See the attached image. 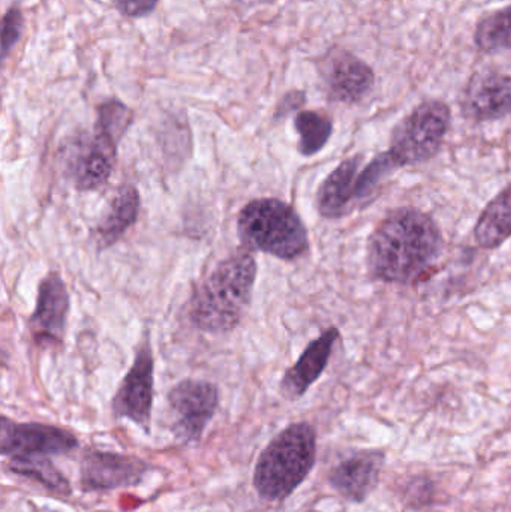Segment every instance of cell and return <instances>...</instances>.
<instances>
[{"instance_id":"6da1fadb","label":"cell","mask_w":511,"mask_h":512,"mask_svg":"<svg viewBox=\"0 0 511 512\" xmlns=\"http://www.w3.org/2000/svg\"><path fill=\"white\" fill-rule=\"evenodd\" d=\"M444 251L443 233L428 213L399 207L384 216L368 242V270L374 279L414 285L437 267Z\"/></svg>"},{"instance_id":"7a4b0ae2","label":"cell","mask_w":511,"mask_h":512,"mask_svg":"<svg viewBox=\"0 0 511 512\" xmlns=\"http://www.w3.org/2000/svg\"><path fill=\"white\" fill-rule=\"evenodd\" d=\"M257 279V262L249 254L222 261L195 289L189 315L200 330L227 333L242 321L251 303Z\"/></svg>"},{"instance_id":"3957f363","label":"cell","mask_w":511,"mask_h":512,"mask_svg":"<svg viewBox=\"0 0 511 512\" xmlns=\"http://www.w3.org/2000/svg\"><path fill=\"white\" fill-rule=\"evenodd\" d=\"M317 462V433L309 423H293L261 451L254 469L255 492L263 501L290 498L311 474Z\"/></svg>"},{"instance_id":"277c9868","label":"cell","mask_w":511,"mask_h":512,"mask_svg":"<svg viewBox=\"0 0 511 512\" xmlns=\"http://www.w3.org/2000/svg\"><path fill=\"white\" fill-rule=\"evenodd\" d=\"M237 231L246 248L285 261L300 258L309 249L308 230L299 213L275 198L246 204L240 212Z\"/></svg>"},{"instance_id":"5b68a950","label":"cell","mask_w":511,"mask_h":512,"mask_svg":"<svg viewBox=\"0 0 511 512\" xmlns=\"http://www.w3.org/2000/svg\"><path fill=\"white\" fill-rule=\"evenodd\" d=\"M450 125L449 105L441 99H425L393 128L389 152L402 168L425 164L440 152Z\"/></svg>"},{"instance_id":"8992f818","label":"cell","mask_w":511,"mask_h":512,"mask_svg":"<svg viewBox=\"0 0 511 512\" xmlns=\"http://www.w3.org/2000/svg\"><path fill=\"white\" fill-rule=\"evenodd\" d=\"M119 143L93 129L75 135L63 147L66 177L81 192L98 191L110 180Z\"/></svg>"},{"instance_id":"52a82bcc","label":"cell","mask_w":511,"mask_h":512,"mask_svg":"<svg viewBox=\"0 0 511 512\" xmlns=\"http://www.w3.org/2000/svg\"><path fill=\"white\" fill-rule=\"evenodd\" d=\"M170 430L180 444H195L215 417L219 391L212 382L186 379L168 393Z\"/></svg>"},{"instance_id":"ba28073f","label":"cell","mask_w":511,"mask_h":512,"mask_svg":"<svg viewBox=\"0 0 511 512\" xmlns=\"http://www.w3.org/2000/svg\"><path fill=\"white\" fill-rule=\"evenodd\" d=\"M318 72L330 101L345 105L365 101L377 81L374 68L345 48L327 51L318 63Z\"/></svg>"},{"instance_id":"9c48e42d","label":"cell","mask_w":511,"mask_h":512,"mask_svg":"<svg viewBox=\"0 0 511 512\" xmlns=\"http://www.w3.org/2000/svg\"><path fill=\"white\" fill-rule=\"evenodd\" d=\"M155 360L149 340H143L135 354L134 364L114 394L111 409L114 417L137 424L147 435L152 427Z\"/></svg>"},{"instance_id":"30bf717a","label":"cell","mask_w":511,"mask_h":512,"mask_svg":"<svg viewBox=\"0 0 511 512\" xmlns=\"http://www.w3.org/2000/svg\"><path fill=\"white\" fill-rule=\"evenodd\" d=\"M78 448L74 433L41 423H15L2 417L0 453L5 457L59 456Z\"/></svg>"},{"instance_id":"8fae6325","label":"cell","mask_w":511,"mask_h":512,"mask_svg":"<svg viewBox=\"0 0 511 512\" xmlns=\"http://www.w3.org/2000/svg\"><path fill=\"white\" fill-rule=\"evenodd\" d=\"M149 465L140 457L111 451L89 450L80 465V486L83 492H111L138 486Z\"/></svg>"},{"instance_id":"7c38bea8","label":"cell","mask_w":511,"mask_h":512,"mask_svg":"<svg viewBox=\"0 0 511 512\" xmlns=\"http://www.w3.org/2000/svg\"><path fill=\"white\" fill-rule=\"evenodd\" d=\"M461 110L474 123H491L511 116V74L483 69L471 75L462 93Z\"/></svg>"},{"instance_id":"4fadbf2b","label":"cell","mask_w":511,"mask_h":512,"mask_svg":"<svg viewBox=\"0 0 511 512\" xmlns=\"http://www.w3.org/2000/svg\"><path fill=\"white\" fill-rule=\"evenodd\" d=\"M386 454L378 450H360L336 463L329 483L336 493L351 504H363L377 489Z\"/></svg>"},{"instance_id":"5bb4252c","label":"cell","mask_w":511,"mask_h":512,"mask_svg":"<svg viewBox=\"0 0 511 512\" xmlns=\"http://www.w3.org/2000/svg\"><path fill=\"white\" fill-rule=\"evenodd\" d=\"M69 313V294L57 273H50L39 283L36 309L29 319V330L39 345H59L65 336Z\"/></svg>"},{"instance_id":"9a60e30c","label":"cell","mask_w":511,"mask_h":512,"mask_svg":"<svg viewBox=\"0 0 511 512\" xmlns=\"http://www.w3.org/2000/svg\"><path fill=\"white\" fill-rule=\"evenodd\" d=\"M362 162V155L345 159L321 183L317 192V210L324 219L336 221L359 209L357 180Z\"/></svg>"},{"instance_id":"2e32d148","label":"cell","mask_w":511,"mask_h":512,"mask_svg":"<svg viewBox=\"0 0 511 512\" xmlns=\"http://www.w3.org/2000/svg\"><path fill=\"white\" fill-rule=\"evenodd\" d=\"M338 339V328L330 327L314 342L309 343L296 364L288 369L282 378L281 394L284 399L294 402L305 396L306 391L321 378L326 370Z\"/></svg>"},{"instance_id":"e0dca14e","label":"cell","mask_w":511,"mask_h":512,"mask_svg":"<svg viewBox=\"0 0 511 512\" xmlns=\"http://www.w3.org/2000/svg\"><path fill=\"white\" fill-rule=\"evenodd\" d=\"M140 213V194L132 185H123L108 203L107 210L92 231L96 248L107 249L125 236L137 222Z\"/></svg>"},{"instance_id":"ac0fdd59","label":"cell","mask_w":511,"mask_h":512,"mask_svg":"<svg viewBox=\"0 0 511 512\" xmlns=\"http://www.w3.org/2000/svg\"><path fill=\"white\" fill-rule=\"evenodd\" d=\"M474 239L482 249H497L511 239V183L480 213Z\"/></svg>"},{"instance_id":"d6986e66","label":"cell","mask_w":511,"mask_h":512,"mask_svg":"<svg viewBox=\"0 0 511 512\" xmlns=\"http://www.w3.org/2000/svg\"><path fill=\"white\" fill-rule=\"evenodd\" d=\"M474 42L483 53L511 51V3L480 18Z\"/></svg>"},{"instance_id":"ffe728a7","label":"cell","mask_w":511,"mask_h":512,"mask_svg":"<svg viewBox=\"0 0 511 512\" xmlns=\"http://www.w3.org/2000/svg\"><path fill=\"white\" fill-rule=\"evenodd\" d=\"M8 469L21 477L35 480L50 492L60 496L71 495V484L63 477L62 472L54 468L53 463L45 456L9 457Z\"/></svg>"},{"instance_id":"44dd1931","label":"cell","mask_w":511,"mask_h":512,"mask_svg":"<svg viewBox=\"0 0 511 512\" xmlns=\"http://www.w3.org/2000/svg\"><path fill=\"white\" fill-rule=\"evenodd\" d=\"M299 134V152L305 158L317 155L329 143L333 134V120L321 111H299L294 119Z\"/></svg>"},{"instance_id":"7402d4cb","label":"cell","mask_w":511,"mask_h":512,"mask_svg":"<svg viewBox=\"0 0 511 512\" xmlns=\"http://www.w3.org/2000/svg\"><path fill=\"white\" fill-rule=\"evenodd\" d=\"M402 168L395 156L387 150L375 156L359 174L357 180V204L359 209L368 206L377 197L378 188L389 179L390 174Z\"/></svg>"},{"instance_id":"603a6c76","label":"cell","mask_w":511,"mask_h":512,"mask_svg":"<svg viewBox=\"0 0 511 512\" xmlns=\"http://www.w3.org/2000/svg\"><path fill=\"white\" fill-rule=\"evenodd\" d=\"M132 111L119 99H108L96 108L95 128L120 143L132 123Z\"/></svg>"},{"instance_id":"cb8c5ba5","label":"cell","mask_w":511,"mask_h":512,"mask_svg":"<svg viewBox=\"0 0 511 512\" xmlns=\"http://www.w3.org/2000/svg\"><path fill=\"white\" fill-rule=\"evenodd\" d=\"M24 20L20 8L11 6L3 15L2 21V59L6 60L9 51L17 44L23 33Z\"/></svg>"},{"instance_id":"d4e9b609","label":"cell","mask_w":511,"mask_h":512,"mask_svg":"<svg viewBox=\"0 0 511 512\" xmlns=\"http://www.w3.org/2000/svg\"><path fill=\"white\" fill-rule=\"evenodd\" d=\"M434 486L428 478H414L407 489H405V496H407L408 504L411 507H425L431 504L434 499Z\"/></svg>"},{"instance_id":"484cf974","label":"cell","mask_w":511,"mask_h":512,"mask_svg":"<svg viewBox=\"0 0 511 512\" xmlns=\"http://www.w3.org/2000/svg\"><path fill=\"white\" fill-rule=\"evenodd\" d=\"M111 2L125 17L141 18L152 14L159 0H111Z\"/></svg>"},{"instance_id":"4316f807","label":"cell","mask_w":511,"mask_h":512,"mask_svg":"<svg viewBox=\"0 0 511 512\" xmlns=\"http://www.w3.org/2000/svg\"><path fill=\"white\" fill-rule=\"evenodd\" d=\"M305 102V92H300V90H293V92H288L287 95L281 99L278 107H276V119H282V117L288 116V114L293 113V111L300 110V108L305 105Z\"/></svg>"},{"instance_id":"83f0119b","label":"cell","mask_w":511,"mask_h":512,"mask_svg":"<svg viewBox=\"0 0 511 512\" xmlns=\"http://www.w3.org/2000/svg\"><path fill=\"white\" fill-rule=\"evenodd\" d=\"M309 512H320V511H309Z\"/></svg>"}]
</instances>
